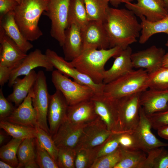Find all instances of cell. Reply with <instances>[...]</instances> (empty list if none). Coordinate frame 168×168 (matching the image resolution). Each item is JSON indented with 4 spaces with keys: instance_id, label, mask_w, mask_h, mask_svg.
<instances>
[{
    "instance_id": "18",
    "label": "cell",
    "mask_w": 168,
    "mask_h": 168,
    "mask_svg": "<svg viewBox=\"0 0 168 168\" xmlns=\"http://www.w3.org/2000/svg\"><path fill=\"white\" fill-rule=\"evenodd\" d=\"M85 126L75 125L66 119L52 136L58 148H77Z\"/></svg>"
},
{
    "instance_id": "38",
    "label": "cell",
    "mask_w": 168,
    "mask_h": 168,
    "mask_svg": "<svg viewBox=\"0 0 168 168\" xmlns=\"http://www.w3.org/2000/svg\"><path fill=\"white\" fill-rule=\"evenodd\" d=\"M36 161L40 168H58L56 161L35 138Z\"/></svg>"
},
{
    "instance_id": "32",
    "label": "cell",
    "mask_w": 168,
    "mask_h": 168,
    "mask_svg": "<svg viewBox=\"0 0 168 168\" xmlns=\"http://www.w3.org/2000/svg\"><path fill=\"white\" fill-rule=\"evenodd\" d=\"M89 21L103 22L110 0H84Z\"/></svg>"
},
{
    "instance_id": "35",
    "label": "cell",
    "mask_w": 168,
    "mask_h": 168,
    "mask_svg": "<svg viewBox=\"0 0 168 168\" xmlns=\"http://www.w3.org/2000/svg\"><path fill=\"white\" fill-rule=\"evenodd\" d=\"M148 88L168 89V67H162L155 72L148 73Z\"/></svg>"
},
{
    "instance_id": "19",
    "label": "cell",
    "mask_w": 168,
    "mask_h": 168,
    "mask_svg": "<svg viewBox=\"0 0 168 168\" xmlns=\"http://www.w3.org/2000/svg\"><path fill=\"white\" fill-rule=\"evenodd\" d=\"M141 93V106L147 115L163 111L168 109V89L148 88Z\"/></svg>"
},
{
    "instance_id": "16",
    "label": "cell",
    "mask_w": 168,
    "mask_h": 168,
    "mask_svg": "<svg viewBox=\"0 0 168 168\" xmlns=\"http://www.w3.org/2000/svg\"><path fill=\"white\" fill-rule=\"evenodd\" d=\"M68 105L59 90L50 95L48 109L47 119L50 133L52 136L66 118Z\"/></svg>"
},
{
    "instance_id": "10",
    "label": "cell",
    "mask_w": 168,
    "mask_h": 168,
    "mask_svg": "<svg viewBox=\"0 0 168 168\" xmlns=\"http://www.w3.org/2000/svg\"><path fill=\"white\" fill-rule=\"evenodd\" d=\"M150 122L141 106L139 110V120L136 128L131 133L138 147L147 153L152 149L168 147V143L163 142L152 133Z\"/></svg>"
},
{
    "instance_id": "49",
    "label": "cell",
    "mask_w": 168,
    "mask_h": 168,
    "mask_svg": "<svg viewBox=\"0 0 168 168\" xmlns=\"http://www.w3.org/2000/svg\"><path fill=\"white\" fill-rule=\"evenodd\" d=\"M25 168H40L36 161L30 162L26 164L24 167Z\"/></svg>"
},
{
    "instance_id": "29",
    "label": "cell",
    "mask_w": 168,
    "mask_h": 168,
    "mask_svg": "<svg viewBox=\"0 0 168 168\" xmlns=\"http://www.w3.org/2000/svg\"><path fill=\"white\" fill-rule=\"evenodd\" d=\"M140 168H168V151L164 147L151 149Z\"/></svg>"
},
{
    "instance_id": "20",
    "label": "cell",
    "mask_w": 168,
    "mask_h": 168,
    "mask_svg": "<svg viewBox=\"0 0 168 168\" xmlns=\"http://www.w3.org/2000/svg\"><path fill=\"white\" fill-rule=\"evenodd\" d=\"M98 117L95 111L94 105L90 99L68 105L66 119L75 125L85 126L95 120Z\"/></svg>"
},
{
    "instance_id": "53",
    "label": "cell",
    "mask_w": 168,
    "mask_h": 168,
    "mask_svg": "<svg viewBox=\"0 0 168 168\" xmlns=\"http://www.w3.org/2000/svg\"><path fill=\"white\" fill-rule=\"evenodd\" d=\"M168 7V0H163Z\"/></svg>"
},
{
    "instance_id": "21",
    "label": "cell",
    "mask_w": 168,
    "mask_h": 168,
    "mask_svg": "<svg viewBox=\"0 0 168 168\" xmlns=\"http://www.w3.org/2000/svg\"><path fill=\"white\" fill-rule=\"evenodd\" d=\"M132 48L129 46L122 50L115 57L111 67L105 70L104 74L103 83L106 84L111 82L132 71L134 68L131 55Z\"/></svg>"
},
{
    "instance_id": "26",
    "label": "cell",
    "mask_w": 168,
    "mask_h": 168,
    "mask_svg": "<svg viewBox=\"0 0 168 168\" xmlns=\"http://www.w3.org/2000/svg\"><path fill=\"white\" fill-rule=\"evenodd\" d=\"M142 29L139 42L145 44L153 35L159 33H165L168 35V14L164 18L159 20L151 22L146 20L144 16L140 17Z\"/></svg>"
},
{
    "instance_id": "1",
    "label": "cell",
    "mask_w": 168,
    "mask_h": 168,
    "mask_svg": "<svg viewBox=\"0 0 168 168\" xmlns=\"http://www.w3.org/2000/svg\"><path fill=\"white\" fill-rule=\"evenodd\" d=\"M108 38L109 49L119 47L123 50L136 42L142 28L137 16L126 8L109 7L103 22Z\"/></svg>"
},
{
    "instance_id": "44",
    "label": "cell",
    "mask_w": 168,
    "mask_h": 168,
    "mask_svg": "<svg viewBox=\"0 0 168 168\" xmlns=\"http://www.w3.org/2000/svg\"><path fill=\"white\" fill-rule=\"evenodd\" d=\"M119 145L124 148L130 150H139L131 133H122L119 137Z\"/></svg>"
},
{
    "instance_id": "22",
    "label": "cell",
    "mask_w": 168,
    "mask_h": 168,
    "mask_svg": "<svg viewBox=\"0 0 168 168\" xmlns=\"http://www.w3.org/2000/svg\"><path fill=\"white\" fill-rule=\"evenodd\" d=\"M62 47L64 58L67 61H72L82 53L83 44L81 28L79 26L72 24L67 28Z\"/></svg>"
},
{
    "instance_id": "28",
    "label": "cell",
    "mask_w": 168,
    "mask_h": 168,
    "mask_svg": "<svg viewBox=\"0 0 168 168\" xmlns=\"http://www.w3.org/2000/svg\"><path fill=\"white\" fill-rule=\"evenodd\" d=\"M121 157L114 168H140L147 157L145 152L141 150H130L119 145Z\"/></svg>"
},
{
    "instance_id": "4",
    "label": "cell",
    "mask_w": 168,
    "mask_h": 168,
    "mask_svg": "<svg viewBox=\"0 0 168 168\" xmlns=\"http://www.w3.org/2000/svg\"><path fill=\"white\" fill-rule=\"evenodd\" d=\"M148 88V73L146 70L139 69L105 84L103 93L108 97L117 100L142 92Z\"/></svg>"
},
{
    "instance_id": "25",
    "label": "cell",
    "mask_w": 168,
    "mask_h": 168,
    "mask_svg": "<svg viewBox=\"0 0 168 168\" xmlns=\"http://www.w3.org/2000/svg\"><path fill=\"white\" fill-rule=\"evenodd\" d=\"M37 73L33 70L22 78L17 77L12 86V92L7 99L14 103L15 107L19 106L26 97L36 80Z\"/></svg>"
},
{
    "instance_id": "12",
    "label": "cell",
    "mask_w": 168,
    "mask_h": 168,
    "mask_svg": "<svg viewBox=\"0 0 168 168\" xmlns=\"http://www.w3.org/2000/svg\"><path fill=\"white\" fill-rule=\"evenodd\" d=\"M41 67L52 72L54 67L47 55L39 49H35L27 54L20 64L12 71L8 82L9 87L12 86L16 79L21 75H26L35 68Z\"/></svg>"
},
{
    "instance_id": "15",
    "label": "cell",
    "mask_w": 168,
    "mask_h": 168,
    "mask_svg": "<svg viewBox=\"0 0 168 168\" xmlns=\"http://www.w3.org/2000/svg\"><path fill=\"white\" fill-rule=\"evenodd\" d=\"M81 30L83 50L91 48L109 49V43L103 22L89 21Z\"/></svg>"
},
{
    "instance_id": "36",
    "label": "cell",
    "mask_w": 168,
    "mask_h": 168,
    "mask_svg": "<svg viewBox=\"0 0 168 168\" xmlns=\"http://www.w3.org/2000/svg\"><path fill=\"white\" fill-rule=\"evenodd\" d=\"M36 138L40 145L56 161L58 149L56 146L52 136L40 128L37 124L35 127Z\"/></svg>"
},
{
    "instance_id": "8",
    "label": "cell",
    "mask_w": 168,
    "mask_h": 168,
    "mask_svg": "<svg viewBox=\"0 0 168 168\" xmlns=\"http://www.w3.org/2000/svg\"><path fill=\"white\" fill-rule=\"evenodd\" d=\"M141 92L125 96L117 100L121 133H132L139 120Z\"/></svg>"
},
{
    "instance_id": "55",
    "label": "cell",
    "mask_w": 168,
    "mask_h": 168,
    "mask_svg": "<svg viewBox=\"0 0 168 168\" xmlns=\"http://www.w3.org/2000/svg\"><path fill=\"white\" fill-rule=\"evenodd\" d=\"M166 45L168 47V40H167V41L166 43Z\"/></svg>"
},
{
    "instance_id": "6",
    "label": "cell",
    "mask_w": 168,
    "mask_h": 168,
    "mask_svg": "<svg viewBox=\"0 0 168 168\" xmlns=\"http://www.w3.org/2000/svg\"><path fill=\"white\" fill-rule=\"evenodd\" d=\"M31 90L32 105L36 114L37 124L51 134L47 123L50 95L48 91L46 77L43 71H39L37 73L36 80Z\"/></svg>"
},
{
    "instance_id": "17",
    "label": "cell",
    "mask_w": 168,
    "mask_h": 168,
    "mask_svg": "<svg viewBox=\"0 0 168 168\" xmlns=\"http://www.w3.org/2000/svg\"><path fill=\"white\" fill-rule=\"evenodd\" d=\"M27 55L0 27V65L14 68Z\"/></svg>"
},
{
    "instance_id": "7",
    "label": "cell",
    "mask_w": 168,
    "mask_h": 168,
    "mask_svg": "<svg viewBox=\"0 0 168 168\" xmlns=\"http://www.w3.org/2000/svg\"><path fill=\"white\" fill-rule=\"evenodd\" d=\"M70 0H49L43 13L51 21L50 34L62 46L65 32L68 27V13Z\"/></svg>"
},
{
    "instance_id": "13",
    "label": "cell",
    "mask_w": 168,
    "mask_h": 168,
    "mask_svg": "<svg viewBox=\"0 0 168 168\" xmlns=\"http://www.w3.org/2000/svg\"><path fill=\"white\" fill-rule=\"evenodd\" d=\"M113 133L99 117L86 125L76 150L81 148L92 149L103 143Z\"/></svg>"
},
{
    "instance_id": "52",
    "label": "cell",
    "mask_w": 168,
    "mask_h": 168,
    "mask_svg": "<svg viewBox=\"0 0 168 168\" xmlns=\"http://www.w3.org/2000/svg\"><path fill=\"white\" fill-rule=\"evenodd\" d=\"M162 67H168V52L165 54L163 60Z\"/></svg>"
},
{
    "instance_id": "42",
    "label": "cell",
    "mask_w": 168,
    "mask_h": 168,
    "mask_svg": "<svg viewBox=\"0 0 168 168\" xmlns=\"http://www.w3.org/2000/svg\"><path fill=\"white\" fill-rule=\"evenodd\" d=\"M147 116L150 122L152 128L155 130H157L161 127L168 125V109L165 110L147 115Z\"/></svg>"
},
{
    "instance_id": "9",
    "label": "cell",
    "mask_w": 168,
    "mask_h": 168,
    "mask_svg": "<svg viewBox=\"0 0 168 168\" xmlns=\"http://www.w3.org/2000/svg\"><path fill=\"white\" fill-rule=\"evenodd\" d=\"M91 100L96 113L105 123L108 129L113 133H121L117 100L108 97L103 93L95 94Z\"/></svg>"
},
{
    "instance_id": "40",
    "label": "cell",
    "mask_w": 168,
    "mask_h": 168,
    "mask_svg": "<svg viewBox=\"0 0 168 168\" xmlns=\"http://www.w3.org/2000/svg\"><path fill=\"white\" fill-rule=\"evenodd\" d=\"M121 151L120 146L113 152L97 158L91 168H114L120 161Z\"/></svg>"
},
{
    "instance_id": "31",
    "label": "cell",
    "mask_w": 168,
    "mask_h": 168,
    "mask_svg": "<svg viewBox=\"0 0 168 168\" xmlns=\"http://www.w3.org/2000/svg\"><path fill=\"white\" fill-rule=\"evenodd\" d=\"M45 54L53 67L58 71L64 75L71 77L74 80H76L79 71L73 67L70 62H68L55 51L49 49L46 50Z\"/></svg>"
},
{
    "instance_id": "51",
    "label": "cell",
    "mask_w": 168,
    "mask_h": 168,
    "mask_svg": "<svg viewBox=\"0 0 168 168\" xmlns=\"http://www.w3.org/2000/svg\"><path fill=\"white\" fill-rule=\"evenodd\" d=\"M0 168H13L12 166L7 163L2 161H0Z\"/></svg>"
},
{
    "instance_id": "48",
    "label": "cell",
    "mask_w": 168,
    "mask_h": 168,
    "mask_svg": "<svg viewBox=\"0 0 168 168\" xmlns=\"http://www.w3.org/2000/svg\"><path fill=\"white\" fill-rule=\"evenodd\" d=\"M134 0H110V2L115 7H118L121 3H127L132 2Z\"/></svg>"
},
{
    "instance_id": "27",
    "label": "cell",
    "mask_w": 168,
    "mask_h": 168,
    "mask_svg": "<svg viewBox=\"0 0 168 168\" xmlns=\"http://www.w3.org/2000/svg\"><path fill=\"white\" fill-rule=\"evenodd\" d=\"M89 21L84 0H70L68 13V27L72 24H75L82 29Z\"/></svg>"
},
{
    "instance_id": "39",
    "label": "cell",
    "mask_w": 168,
    "mask_h": 168,
    "mask_svg": "<svg viewBox=\"0 0 168 168\" xmlns=\"http://www.w3.org/2000/svg\"><path fill=\"white\" fill-rule=\"evenodd\" d=\"M58 149L56 162L58 168H75L76 150L68 147H61Z\"/></svg>"
},
{
    "instance_id": "43",
    "label": "cell",
    "mask_w": 168,
    "mask_h": 168,
    "mask_svg": "<svg viewBox=\"0 0 168 168\" xmlns=\"http://www.w3.org/2000/svg\"><path fill=\"white\" fill-rule=\"evenodd\" d=\"M16 107L5 97L2 88L0 89V119L6 120L12 113Z\"/></svg>"
},
{
    "instance_id": "46",
    "label": "cell",
    "mask_w": 168,
    "mask_h": 168,
    "mask_svg": "<svg viewBox=\"0 0 168 168\" xmlns=\"http://www.w3.org/2000/svg\"><path fill=\"white\" fill-rule=\"evenodd\" d=\"M13 69L12 68L0 65V85L1 87L8 82Z\"/></svg>"
},
{
    "instance_id": "47",
    "label": "cell",
    "mask_w": 168,
    "mask_h": 168,
    "mask_svg": "<svg viewBox=\"0 0 168 168\" xmlns=\"http://www.w3.org/2000/svg\"><path fill=\"white\" fill-rule=\"evenodd\" d=\"M157 130L159 136L163 139L168 140V125L161 127Z\"/></svg>"
},
{
    "instance_id": "3",
    "label": "cell",
    "mask_w": 168,
    "mask_h": 168,
    "mask_svg": "<svg viewBox=\"0 0 168 168\" xmlns=\"http://www.w3.org/2000/svg\"><path fill=\"white\" fill-rule=\"evenodd\" d=\"M49 0H21L14 11L16 22L24 37L34 41L43 35L38 23Z\"/></svg>"
},
{
    "instance_id": "45",
    "label": "cell",
    "mask_w": 168,
    "mask_h": 168,
    "mask_svg": "<svg viewBox=\"0 0 168 168\" xmlns=\"http://www.w3.org/2000/svg\"><path fill=\"white\" fill-rule=\"evenodd\" d=\"M18 4L15 0H0V19L9 12L14 11Z\"/></svg>"
},
{
    "instance_id": "24",
    "label": "cell",
    "mask_w": 168,
    "mask_h": 168,
    "mask_svg": "<svg viewBox=\"0 0 168 168\" xmlns=\"http://www.w3.org/2000/svg\"><path fill=\"white\" fill-rule=\"evenodd\" d=\"M0 27L20 49L26 53L33 48V45L23 36L16 24L14 11H12L0 19Z\"/></svg>"
},
{
    "instance_id": "33",
    "label": "cell",
    "mask_w": 168,
    "mask_h": 168,
    "mask_svg": "<svg viewBox=\"0 0 168 168\" xmlns=\"http://www.w3.org/2000/svg\"><path fill=\"white\" fill-rule=\"evenodd\" d=\"M19 161L17 168H24L27 164L36 161L35 138L24 139L20 144L17 152Z\"/></svg>"
},
{
    "instance_id": "23",
    "label": "cell",
    "mask_w": 168,
    "mask_h": 168,
    "mask_svg": "<svg viewBox=\"0 0 168 168\" xmlns=\"http://www.w3.org/2000/svg\"><path fill=\"white\" fill-rule=\"evenodd\" d=\"M31 90L22 103L15 108L5 120L16 124L35 127L37 124L36 114L32 105Z\"/></svg>"
},
{
    "instance_id": "30",
    "label": "cell",
    "mask_w": 168,
    "mask_h": 168,
    "mask_svg": "<svg viewBox=\"0 0 168 168\" xmlns=\"http://www.w3.org/2000/svg\"><path fill=\"white\" fill-rule=\"evenodd\" d=\"M0 128L13 138L24 139L36 138L35 127L16 124L5 120H0Z\"/></svg>"
},
{
    "instance_id": "5",
    "label": "cell",
    "mask_w": 168,
    "mask_h": 168,
    "mask_svg": "<svg viewBox=\"0 0 168 168\" xmlns=\"http://www.w3.org/2000/svg\"><path fill=\"white\" fill-rule=\"evenodd\" d=\"M51 80L56 89L62 92L68 105L90 100L95 94L89 87L72 81L57 70L52 71Z\"/></svg>"
},
{
    "instance_id": "2",
    "label": "cell",
    "mask_w": 168,
    "mask_h": 168,
    "mask_svg": "<svg viewBox=\"0 0 168 168\" xmlns=\"http://www.w3.org/2000/svg\"><path fill=\"white\" fill-rule=\"evenodd\" d=\"M122 50L117 46L107 49H86L70 62L78 71L88 76L96 83H102L105 63L111 58L117 56Z\"/></svg>"
},
{
    "instance_id": "54",
    "label": "cell",
    "mask_w": 168,
    "mask_h": 168,
    "mask_svg": "<svg viewBox=\"0 0 168 168\" xmlns=\"http://www.w3.org/2000/svg\"><path fill=\"white\" fill-rule=\"evenodd\" d=\"M19 4L21 2V0H15Z\"/></svg>"
},
{
    "instance_id": "50",
    "label": "cell",
    "mask_w": 168,
    "mask_h": 168,
    "mask_svg": "<svg viewBox=\"0 0 168 168\" xmlns=\"http://www.w3.org/2000/svg\"><path fill=\"white\" fill-rule=\"evenodd\" d=\"M6 133L0 131V144L1 145L4 142L6 138Z\"/></svg>"
},
{
    "instance_id": "37",
    "label": "cell",
    "mask_w": 168,
    "mask_h": 168,
    "mask_svg": "<svg viewBox=\"0 0 168 168\" xmlns=\"http://www.w3.org/2000/svg\"><path fill=\"white\" fill-rule=\"evenodd\" d=\"M76 151L75 168H91L96 159V147L92 149L81 148Z\"/></svg>"
},
{
    "instance_id": "14",
    "label": "cell",
    "mask_w": 168,
    "mask_h": 168,
    "mask_svg": "<svg viewBox=\"0 0 168 168\" xmlns=\"http://www.w3.org/2000/svg\"><path fill=\"white\" fill-rule=\"evenodd\" d=\"M165 50L155 45L134 53L131 59L134 68L145 69L148 73H152L162 67Z\"/></svg>"
},
{
    "instance_id": "41",
    "label": "cell",
    "mask_w": 168,
    "mask_h": 168,
    "mask_svg": "<svg viewBox=\"0 0 168 168\" xmlns=\"http://www.w3.org/2000/svg\"><path fill=\"white\" fill-rule=\"evenodd\" d=\"M121 133H112L103 143L96 147V159L113 152L118 148L119 138Z\"/></svg>"
},
{
    "instance_id": "11",
    "label": "cell",
    "mask_w": 168,
    "mask_h": 168,
    "mask_svg": "<svg viewBox=\"0 0 168 168\" xmlns=\"http://www.w3.org/2000/svg\"><path fill=\"white\" fill-rule=\"evenodd\" d=\"M137 2L125 4L126 8L137 16H144L151 22L165 18L168 14V7L163 0H136Z\"/></svg>"
},
{
    "instance_id": "34",
    "label": "cell",
    "mask_w": 168,
    "mask_h": 168,
    "mask_svg": "<svg viewBox=\"0 0 168 168\" xmlns=\"http://www.w3.org/2000/svg\"><path fill=\"white\" fill-rule=\"evenodd\" d=\"M23 140L12 138L6 144L2 146L0 149L1 160L13 168H18L19 161L17 152L20 144Z\"/></svg>"
}]
</instances>
